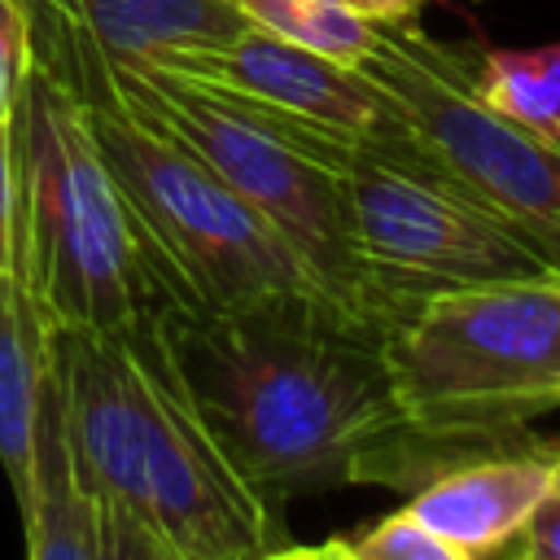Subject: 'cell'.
<instances>
[{
    "label": "cell",
    "mask_w": 560,
    "mask_h": 560,
    "mask_svg": "<svg viewBox=\"0 0 560 560\" xmlns=\"http://www.w3.org/2000/svg\"><path fill=\"white\" fill-rule=\"evenodd\" d=\"M48 359L79 486L179 560H267L289 525L223 451L158 302L114 332L48 328Z\"/></svg>",
    "instance_id": "cell-1"
},
{
    "label": "cell",
    "mask_w": 560,
    "mask_h": 560,
    "mask_svg": "<svg viewBox=\"0 0 560 560\" xmlns=\"http://www.w3.org/2000/svg\"><path fill=\"white\" fill-rule=\"evenodd\" d=\"M158 311L223 451L280 512L298 494L359 486L402 429L381 337L324 302Z\"/></svg>",
    "instance_id": "cell-2"
},
{
    "label": "cell",
    "mask_w": 560,
    "mask_h": 560,
    "mask_svg": "<svg viewBox=\"0 0 560 560\" xmlns=\"http://www.w3.org/2000/svg\"><path fill=\"white\" fill-rule=\"evenodd\" d=\"M35 4L57 26L61 44L101 79V88L127 114L166 131L197 162H206L245 206H254L284 236V245L311 267L328 302L350 324L381 337V319L354 258L346 188L337 171L359 140L332 136L324 127L276 114L245 96L219 92L166 66L109 57L52 0Z\"/></svg>",
    "instance_id": "cell-3"
},
{
    "label": "cell",
    "mask_w": 560,
    "mask_h": 560,
    "mask_svg": "<svg viewBox=\"0 0 560 560\" xmlns=\"http://www.w3.org/2000/svg\"><path fill=\"white\" fill-rule=\"evenodd\" d=\"M31 22L79 88L88 131L122 197L158 306L179 315H219L267 302L332 306L311 267L284 245V236L179 140L127 114L101 88V79L61 44L57 26L35 0Z\"/></svg>",
    "instance_id": "cell-4"
},
{
    "label": "cell",
    "mask_w": 560,
    "mask_h": 560,
    "mask_svg": "<svg viewBox=\"0 0 560 560\" xmlns=\"http://www.w3.org/2000/svg\"><path fill=\"white\" fill-rule=\"evenodd\" d=\"M9 122L18 179V280L48 328L114 332L149 302L122 197L96 153L79 88L35 31Z\"/></svg>",
    "instance_id": "cell-5"
},
{
    "label": "cell",
    "mask_w": 560,
    "mask_h": 560,
    "mask_svg": "<svg viewBox=\"0 0 560 560\" xmlns=\"http://www.w3.org/2000/svg\"><path fill=\"white\" fill-rule=\"evenodd\" d=\"M381 350L411 433L464 455L521 442L529 420L560 411V276L433 293Z\"/></svg>",
    "instance_id": "cell-6"
},
{
    "label": "cell",
    "mask_w": 560,
    "mask_h": 560,
    "mask_svg": "<svg viewBox=\"0 0 560 560\" xmlns=\"http://www.w3.org/2000/svg\"><path fill=\"white\" fill-rule=\"evenodd\" d=\"M337 171L381 337L433 293L560 276L534 241L459 188L416 140L354 144Z\"/></svg>",
    "instance_id": "cell-7"
},
{
    "label": "cell",
    "mask_w": 560,
    "mask_h": 560,
    "mask_svg": "<svg viewBox=\"0 0 560 560\" xmlns=\"http://www.w3.org/2000/svg\"><path fill=\"white\" fill-rule=\"evenodd\" d=\"M389 92L416 144L560 267V144L494 109L477 70L416 22L376 26L359 66Z\"/></svg>",
    "instance_id": "cell-8"
},
{
    "label": "cell",
    "mask_w": 560,
    "mask_h": 560,
    "mask_svg": "<svg viewBox=\"0 0 560 560\" xmlns=\"http://www.w3.org/2000/svg\"><path fill=\"white\" fill-rule=\"evenodd\" d=\"M158 66V61H153ZM166 70L210 83L219 92L245 96L276 114L302 118L332 136L359 144H407L416 140L398 105L381 83H372L359 66H341L289 39H276L258 26H245L219 48L166 61Z\"/></svg>",
    "instance_id": "cell-9"
},
{
    "label": "cell",
    "mask_w": 560,
    "mask_h": 560,
    "mask_svg": "<svg viewBox=\"0 0 560 560\" xmlns=\"http://www.w3.org/2000/svg\"><path fill=\"white\" fill-rule=\"evenodd\" d=\"M551 490V442L521 438L512 446L477 451L424 477L402 512L429 525L438 538L455 542L477 560L508 556L512 538L529 512Z\"/></svg>",
    "instance_id": "cell-10"
},
{
    "label": "cell",
    "mask_w": 560,
    "mask_h": 560,
    "mask_svg": "<svg viewBox=\"0 0 560 560\" xmlns=\"http://www.w3.org/2000/svg\"><path fill=\"white\" fill-rule=\"evenodd\" d=\"M101 52L127 61H179L228 44L249 22L236 0H52Z\"/></svg>",
    "instance_id": "cell-11"
},
{
    "label": "cell",
    "mask_w": 560,
    "mask_h": 560,
    "mask_svg": "<svg viewBox=\"0 0 560 560\" xmlns=\"http://www.w3.org/2000/svg\"><path fill=\"white\" fill-rule=\"evenodd\" d=\"M18 512H22L31 560H101L96 508H92L88 490L79 486V472H74V459H70L52 359L44 363V381H39L31 490L18 503Z\"/></svg>",
    "instance_id": "cell-12"
},
{
    "label": "cell",
    "mask_w": 560,
    "mask_h": 560,
    "mask_svg": "<svg viewBox=\"0 0 560 560\" xmlns=\"http://www.w3.org/2000/svg\"><path fill=\"white\" fill-rule=\"evenodd\" d=\"M44 363H48V324L39 319L26 284L0 271V468L18 503L31 490Z\"/></svg>",
    "instance_id": "cell-13"
},
{
    "label": "cell",
    "mask_w": 560,
    "mask_h": 560,
    "mask_svg": "<svg viewBox=\"0 0 560 560\" xmlns=\"http://www.w3.org/2000/svg\"><path fill=\"white\" fill-rule=\"evenodd\" d=\"M477 88L494 109L560 144V44L490 48L477 66Z\"/></svg>",
    "instance_id": "cell-14"
},
{
    "label": "cell",
    "mask_w": 560,
    "mask_h": 560,
    "mask_svg": "<svg viewBox=\"0 0 560 560\" xmlns=\"http://www.w3.org/2000/svg\"><path fill=\"white\" fill-rule=\"evenodd\" d=\"M236 4L249 26L289 39L298 48H311L319 57H332L341 66H363L376 39V22L359 18L341 0H236Z\"/></svg>",
    "instance_id": "cell-15"
},
{
    "label": "cell",
    "mask_w": 560,
    "mask_h": 560,
    "mask_svg": "<svg viewBox=\"0 0 560 560\" xmlns=\"http://www.w3.org/2000/svg\"><path fill=\"white\" fill-rule=\"evenodd\" d=\"M346 547L359 560H477V556L459 551L455 542L438 538L411 512H389V516L346 534Z\"/></svg>",
    "instance_id": "cell-16"
},
{
    "label": "cell",
    "mask_w": 560,
    "mask_h": 560,
    "mask_svg": "<svg viewBox=\"0 0 560 560\" xmlns=\"http://www.w3.org/2000/svg\"><path fill=\"white\" fill-rule=\"evenodd\" d=\"M31 0H0V127L13 122L22 79L31 70Z\"/></svg>",
    "instance_id": "cell-17"
},
{
    "label": "cell",
    "mask_w": 560,
    "mask_h": 560,
    "mask_svg": "<svg viewBox=\"0 0 560 560\" xmlns=\"http://www.w3.org/2000/svg\"><path fill=\"white\" fill-rule=\"evenodd\" d=\"M96 534H101V560H179L162 538H153L144 525L127 516L96 512Z\"/></svg>",
    "instance_id": "cell-18"
},
{
    "label": "cell",
    "mask_w": 560,
    "mask_h": 560,
    "mask_svg": "<svg viewBox=\"0 0 560 560\" xmlns=\"http://www.w3.org/2000/svg\"><path fill=\"white\" fill-rule=\"evenodd\" d=\"M512 560H560V490H547L512 538Z\"/></svg>",
    "instance_id": "cell-19"
},
{
    "label": "cell",
    "mask_w": 560,
    "mask_h": 560,
    "mask_svg": "<svg viewBox=\"0 0 560 560\" xmlns=\"http://www.w3.org/2000/svg\"><path fill=\"white\" fill-rule=\"evenodd\" d=\"M0 271L18 276V179L9 127H0Z\"/></svg>",
    "instance_id": "cell-20"
},
{
    "label": "cell",
    "mask_w": 560,
    "mask_h": 560,
    "mask_svg": "<svg viewBox=\"0 0 560 560\" xmlns=\"http://www.w3.org/2000/svg\"><path fill=\"white\" fill-rule=\"evenodd\" d=\"M346 9H354L359 18H368V22H376V26H394V22H411L420 9H424V0H341Z\"/></svg>",
    "instance_id": "cell-21"
},
{
    "label": "cell",
    "mask_w": 560,
    "mask_h": 560,
    "mask_svg": "<svg viewBox=\"0 0 560 560\" xmlns=\"http://www.w3.org/2000/svg\"><path fill=\"white\" fill-rule=\"evenodd\" d=\"M306 560H359V556L346 547V538H324V542L306 547Z\"/></svg>",
    "instance_id": "cell-22"
},
{
    "label": "cell",
    "mask_w": 560,
    "mask_h": 560,
    "mask_svg": "<svg viewBox=\"0 0 560 560\" xmlns=\"http://www.w3.org/2000/svg\"><path fill=\"white\" fill-rule=\"evenodd\" d=\"M267 560H306V547H298V542H289V547H280V551H271Z\"/></svg>",
    "instance_id": "cell-23"
},
{
    "label": "cell",
    "mask_w": 560,
    "mask_h": 560,
    "mask_svg": "<svg viewBox=\"0 0 560 560\" xmlns=\"http://www.w3.org/2000/svg\"><path fill=\"white\" fill-rule=\"evenodd\" d=\"M551 490H560V442H551Z\"/></svg>",
    "instance_id": "cell-24"
}]
</instances>
